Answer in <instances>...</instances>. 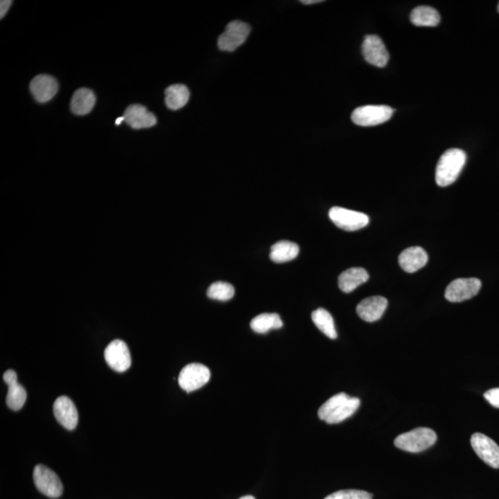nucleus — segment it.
<instances>
[{"label":"nucleus","mask_w":499,"mask_h":499,"mask_svg":"<svg viewBox=\"0 0 499 499\" xmlns=\"http://www.w3.org/2000/svg\"><path fill=\"white\" fill-rule=\"evenodd\" d=\"M361 405L358 397H351L346 393L331 397L319 409V419L330 424L339 423L351 417Z\"/></svg>","instance_id":"obj_1"},{"label":"nucleus","mask_w":499,"mask_h":499,"mask_svg":"<svg viewBox=\"0 0 499 499\" xmlns=\"http://www.w3.org/2000/svg\"><path fill=\"white\" fill-rule=\"evenodd\" d=\"M466 163V154L461 149H450L441 155L435 169V181L438 186L452 184L461 174Z\"/></svg>","instance_id":"obj_2"},{"label":"nucleus","mask_w":499,"mask_h":499,"mask_svg":"<svg viewBox=\"0 0 499 499\" xmlns=\"http://www.w3.org/2000/svg\"><path fill=\"white\" fill-rule=\"evenodd\" d=\"M436 439L438 435L434 430L419 427L399 435L394 441V444L397 447L407 452L418 453L434 446Z\"/></svg>","instance_id":"obj_3"},{"label":"nucleus","mask_w":499,"mask_h":499,"mask_svg":"<svg viewBox=\"0 0 499 499\" xmlns=\"http://www.w3.org/2000/svg\"><path fill=\"white\" fill-rule=\"evenodd\" d=\"M34 482L38 491L50 498H58L64 493V485L58 474L43 464L35 466Z\"/></svg>","instance_id":"obj_4"},{"label":"nucleus","mask_w":499,"mask_h":499,"mask_svg":"<svg viewBox=\"0 0 499 499\" xmlns=\"http://www.w3.org/2000/svg\"><path fill=\"white\" fill-rule=\"evenodd\" d=\"M394 109L388 106H363L352 112L351 119L359 126L370 127L385 124L391 119Z\"/></svg>","instance_id":"obj_5"},{"label":"nucleus","mask_w":499,"mask_h":499,"mask_svg":"<svg viewBox=\"0 0 499 499\" xmlns=\"http://www.w3.org/2000/svg\"><path fill=\"white\" fill-rule=\"evenodd\" d=\"M210 378V370L204 364L190 363L179 373V385L187 392H193L204 387Z\"/></svg>","instance_id":"obj_6"},{"label":"nucleus","mask_w":499,"mask_h":499,"mask_svg":"<svg viewBox=\"0 0 499 499\" xmlns=\"http://www.w3.org/2000/svg\"><path fill=\"white\" fill-rule=\"evenodd\" d=\"M251 27L246 23L234 20L226 27L225 32L218 38L217 44L222 52H232L246 41Z\"/></svg>","instance_id":"obj_7"},{"label":"nucleus","mask_w":499,"mask_h":499,"mask_svg":"<svg viewBox=\"0 0 499 499\" xmlns=\"http://www.w3.org/2000/svg\"><path fill=\"white\" fill-rule=\"evenodd\" d=\"M330 217L337 228L346 232H355L368 225L369 217L361 212L335 206L330 210Z\"/></svg>","instance_id":"obj_8"},{"label":"nucleus","mask_w":499,"mask_h":499,"mask_svg":"<svg viewBox=\"0 0 499 499\" xmlns=\"http://www.w3.org/2000/svg\"><path fill=\"white\" fill-rule=\"evenodd\" d=\"M481 287L482 282L476 277L455 279L447 287L445 297L451 303H462L476 296Z\"/></svg>","instance_id":"obj_9"},{"label":"nucleus","mask_w":499,"mask_h":499,"mask_svg":"<svg viewBox=\"0 0 499 499\" xmlns=\"http://www.w3.org/2000/svg\"><path fill=\"white\" fill-rule=\"evenodd\" d=\"M104 359L110 368L118 373L127 371L131 366V358L126 343L113 340L104 349Z\"/></svg>","instance_id":"obj_10"},{"label":"nucleus","mask_w":499,"mask_h":499,"mask_svg":"<svg viewBox=\"0 0 499 499\" xmlns=\"http://www.w3.org/2000/svg\"><path fill=\"white\" fill-rule=\"evenodd\" d=\"M475 453L490 467L499 469V446L488 436L475 433L471 438Z\"/></svg>","instance_id":"obj_11"},{"label":"nucleus","mask_w":499,"mask_h":499,"mask_svg":"<svg viewBox=\"0 0 499 499\" xmlns=\"http://www.w3.org/2000/svg\"><path fill=\"white\" fill-rule=\"evenodd\" d=\"M361 50L364 59L368 64L378 68H384L387 64L390 54L378 35H366Z\"/></svg>","instance_id":"obj_12"},{"label":"nucleus","mask_w":499,"mask_h":499,"mask_svg":"<svg viewBox=\"0 0 499 499\" xmlns=\"http://www.w3.org/2000/svg\"><path fill=\"white\" fill-rule=\"evenodd\" d=\"M56 421L67 430L76 428L79 415L73 400L66 396L59 397L53 406Z\"/></svg>","instance_id":"obj_13"},{"label":"nucleus","mask_w":499,"mask_h":499,"mask_svg":"<svg viewBox=\"0 0 499 499\" xmlns=\"http://www.w3.org/2000/svg\"><path fill=\"white\" fill-rule=\"evenodd\" d=\"M32 97L39 103H47L52 100L59 91V83L55 78L41 74L35 77L30 83Z\"/></svg>","instance_id":"obj_14"},{"label":"nucleus","mask_w":499,"mask_h":499,"mask_svg":"<svg viewBox=\"0 0 499 499\" xmlns=\"http://www.w3.org/2000/svg\"><path fill=\"white\" fill-rule=\"evenodd\" d=\"M3 380L8 387L7 399H6L8 407L15 411H20L26 402L25 388L18 383L17 373L13 370H8L3 375Z\"/></svg>","instance_id":"obj_15"},{"label":"nucleus","mask_w":499,"mask_h":499,"mask_svg":"<svg viewBox=\"0 0 499 499\" xmlns=\"http://www.w3.org/2000/svg\"><path fill=\"white\" fill-rule=\"evenodd\" d=\"M387 307V300L383 296H373L364 299L357 306V313L363 321H378Z\"/></svg>","instance_id":"obj_16"},{"label":"nucleus","mask_w":499,"mask_h":499,"mask_svg":"<svg viewBox=\"0 0 499 499\" xmlns=\"http://www.w3.org/2000/svg\"><path fill=\"white\" fill-rule=\"evenodd\" d=\"M125 122L128 126L140 130L148 128L157 124V118L141 104H131L124 112Z\"/></svg>","instance_id":"obj_17"},{"label":"nucleus","mask_w":499,"mask_h":499,"mask_svg":"<svg viewBox=\"0 0 499 499\" xmlns=\"http://www.w3.org/2000/svg\"><path fill=\"white\" fill-rule=\"evenodd\" d=\"M428 262V255L421 247H410L403 251L399 256V264L403 270L414 273L423 268Z\"/></svg>","instance_id":"obj_18"},{"label":"nucleus","mask_w":499,"mask_h":499,"mask_svg":"<svg viewBox=\"0 0 499 499\" xmlns=\"http://www.w3.org/2000/svg\"><path fill=\"white\" fill-rule=\"evenodd\" d=\"M369 274L364 268L352 267L342 272L339 277V287L345 294L354 291L359 286L368 282Z\"/></svg>","instance_id":"obj_19"},{"label":"nucleus","mask_w":499,"mask_h":499,"mask_svg":"<svg viewBox=\"0 0 499 499\" xmlns=\"http://www.w3.org/2000/svg\"><path fill=\"white\" fill-rule=\"evenodd\" d=\"M94 92L88 88L78 89L71 101V110L73 114L85 116L89 114L95 104Z\"/></svg>","instance_id":"obj_20"},{"label":"nucleus","mask_w":499,"mask_h":499,"mask_svg":"<svg viewBox=\"0 0 499 499\" xmlns=\"http://www.w3.org/2000/svg\"><path fill=\"white\" fill-rule=\"evenodd\" d=\"M300 248L298 244L289 241H280L271 247L270 259L274 263L282 264L291 261L298 256Z\"/></svg>","instance_id":"obj_21"},{"label":"nucleus","mask_w":499,"mask_h":499,"mask_svg":"<svg viewBox=\"0 0 499 499\" xmlns=\"http://www.w3.org/2000/svg\"><path fill=\"white\" fill-rule=\"evenodd\" d=\"M167 107L172 110L181 109L190 100L189 89L184 85L169 86L165 91Z\"/></svg>","instance_id":"obj_22"},{"label":"nucleus","mask_w":499,"mask_h":499,"mask_svg":"<svg viewBox=\"0 0 499 499\" xmlns=\"http://www.w3.org/2000/svg\"><path fill=\"white\" fill-rule=\"evenodd\" d=\"M411 22L416 26L435 27L440 23V15L434 8L420 6L411 11Z\"/></svg>","instance_id":"obj_23"},{"label":"nucleus","mask_w":499,"mask_h":499,"mask_svg":"<svg viewBox=\"0 0 499 499\" xmlns=\"http://www.w3.org/2000/svg\"><path fill=\"white\" fill-rule=\"evenodd\" d=\"M283 322L277 313H262L251 322V328L259 334L267 333L271 330H279Z\"/></svg>","instance_id":"obj_24"},{"label":"nucleus","mask_w":499,"mask_h":499,"mask_svg":"<svg viewBox=\"0 0 499 499\" xmlns=\"http://www.w3.org/2000/svg\"><path fill=\"white\" fill-rule=\"evenodd\" d=\"M312 319L318 330L331 339H337V333L332 315L324 308L313 311Z\"/></svg>","instance_id":"obj_25"},{"label":"nucleus","mask_w":499,"mask_h":499,"mask_svg":"<svg viewBox=\"0 0 499 499\" xmlns=\"http://www.w3.org/2000/svg\"><path fill=\"white\" fill-rule=\"evenodd\" d=\"M234 295V287L228 282H215L208 289V296L212 300L226 301L231 300Z\"/></svg>","instance_id":"obj_26"},{"label":"nucleus","mask_w":499,"mask_h":499,"mask_svg":"<svg viewBox=\"0 0 499 499\" xmlns=\"http://www.w3.org/2000/svg\"><path fill=\"white\" fill-rule=\"evenodd\" d=\"M325 499H373V495L361 490H340L327 495Z\"/></svg>","instance_id":"obj_27"},{"label":"nucleus","mask_w":499,"mask_h":499,"mask_svg":"<svg viewBox=\"0 0 499 499\" xmlns=\"http://www.w3.org/2000/svg\"><path fill=\"white\" fill-rule=\"evenodd\" d=\"M483 396L493 407L499 408V387L486 391Z\"/></svg>","instance_id":"obj_28"},{"label":"nucleus","mask_w":499,"mask_h":499,"mask_svg":"<svg viewBox=\"0 0 499 499\" xmlns=\"http://www.w3.org/2000/svg\"><path fill=\"white\" fill-rule=\"evenodd\" d=\"M11 3L13 1H11V0H2L1 2H0V18H2L5 16L6 13H8V8H11Z\"/></svg>","instance_id":"obj_29"},{"label":"nucleus","mask_w":499,"mask_h":499,"mask_svg":"<svg viewBox=\"0 0 499 499\" xmlns=\"http://www.w3.org/2000/svg\"><path fill=\"white\" fill-rule=\"evenodd\" d=\"M304 5L316 4V3L322 2V0H301V1Z\"/></svg>","instance_id":"obj_30"},{"label":"nucleus","mask_w":499,"mask_h":499,"mask_svg":"<svg viewBox=\"0 0 499 499\" xmlns=\"http://www.w3.org/2000/svg\"><path fill=\"white\" fill-rule=\"evenodd\" d=\"M122 121H125L124 116H121V118H119L116 121V125H119L121 124Z\"/></svg>","instance_id":"obj_31"},{"label":"nucleus","mask_w":499,"mask_h":499,"mask_svg":"<svg viewBox=\"0 0 499 499\" xmlns=\"http://www.w3.org/2000/svg\"><path fill=\"white\" fill-rule=\"evenodd\" d=\"M240 499H255V498H253V495H244V497L241 498Z\"/></svg>","instance_id":"obj_32"},{"label":"nucleus","mask_w":499,"mask_h":499,"mask_svg":"<svg viewBox=\"0 0 499 499\" xmlns=\"http://www.w3.org/2000/svg\"><path fill=\"white\" fill-rule=\"evenodd\" d=\"M498 13H499V4H498Z\"/></svg>","instance_id":"obj_33"}]
</instances>
